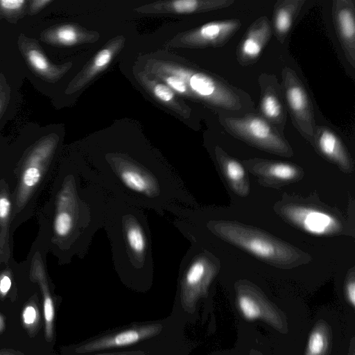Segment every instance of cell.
I'll list each match as a JSON object with an SVG mask.
<instances>
[{"label": "cell", "instance_id": "7", "mask_svg": "<svg viewBox=\"0 0 355 355\" xmlns=\"http://www.w3.org/2000/svg\"><path fill=\"white\" fill-rule=\"evenodd\" d=\"M234 288L237 309L245 320H261L281 334L288 333L285 313L257 285L246 279H239Z\"/></svg>", "mask_w": 355, "mask_h": 355}, {"label": "cell", "instance_id": "5", "mask_svg": "<svg viewBox=\"0 0 355 355\" xmlns=\"http://www.w3.org/2000/svg\"><path fill=\"white\" fill-rule=\"evenodd\" d=\"M219 121L230 135L250 146L286 157L294 154L284 134L257 113L238 116L220 112Z\"/></svg>", "mask_w": 355, "mask_h": 355}, {"label": "cell", "instance_id": "10", "mask_svg": "<svg viewBox=\"0 0 355 355\" xmlns=\"http://www.w3.org/2000/svg\"><path fill=\"white\" fill-rule=\"evenodd\" d=\"M258 83L261 93L257 114L283 133L288 111L282 84L276 76L266 73L259 75Z\"/></svg>", "mask_w": 355, "mask_h": 355}, {"label": "cell", "instance_id": "33", "mask_svg": "<svg viewBox=\"0 0 355 355\" xmlns=\"http://www.w3.org/2000/svg\"><path fill=\"white\" fill-rule=\"evenodd\" d=\"M98 355H148V354L146 352H144L141 350H137V351H130V352H113V353L98 354Z\"/></svg>", "mask_w": 355, "mask_h": 355}, {"label": "cell", "instance_id": "14", "mask_svg": "<svg viewBox=\"0 0 355 355\" xmlns=\"http://www.w3.org/2000/svg\"><path fill=\"white\" fill-rule=\"evenodd\" d=\"M335 30L345 58L355 67V3L353 0H336L332 4Z\"/></svg>", "mask_w": 355, "mask_h": 355}, {"label": "cell", "instance_id": "24", "mask_svg": "<svg viewBox=\"0 0 355 355\" xmlns=\"http://www.w3.org/2000/svg\"><path fill=\"white\" fill-rule=\"evenodd\" d=\"M25 56L32 68L40 75L50 79L57 80L62 77L71 67V63L62 66H54L37 48H29L25 51Z\"/></svg>", "mask_w": 355, "mask_h": 355}, {"label": "cell", "instance_id": "16", "mask_svg": "<svg viewBox=\"0 0 355 355\" xmlns=\"http://www.w3.org/2000/svg\"><path fill=\"white\" fill-rule=\"evenodd\" d=\"M234 0L160 1L137 8L141 13L191 14L217 10L230 7Z\"/></svg>", "mask_w": 355, "mask_h": 355}, {"label": "cell", "instance_id": "22", "mask_svg": "<svg viewBox=\"0 0 355 355\" xmlns=\"http://www.w3.org/2000/svg\"><path fill=\"white\" fill-rule=\"evenodd\" d=\"M332 340L331 326L324 320H318L309 333L304 355H330Z\"/></svg>", "mask_w": 355, "mask_h": 355}, {"label": "cell", "instance_id": "13", "mask_svg": "<svg viewBox=\"0 0 355 355\" xmlns=\"http://www.w3.org/2000/svg\"><path fill=\"white\" fill-rule=\"evenodd\" d=\"M272 34V24L266 16L257 19L248 27L236 47L239 64L248 67L255 63Z\"/></svg>", "mask_w": 355, "mask_h": 355}, {"label": "cell", "instance_id": "26", "mask_svg": "<svg viewBox=\"0 0 355 355\" xmlns=\"http://www.w3.org/2000/svg\"><path fill=\"white\" fill-rule=\"evenodd\" d=\"M344 295L348 304L355 309V271L354 268L349 270L344 283Z\"/></svg>", "mask_w": 355, "mask_h": 355}, {"label": "cell", "instance_id": "32", "mask_svg": "<svg viewBox=\"0 0 355 355\" xmlns=\"http://www.w3.org/2000/svg\"><path fill=\"white\" fill-rule=\"evenodd\" d=\"M11 286V280L7 275H3L0 280V292L6 294L10 290Z\"/></svg>", "mask_w": 355, "mask_h": 355}, {"label": "cell", "instance_id": "27", "mask_svg": "<svg viewBox=\"0 0 355 355\" xmlns=\"http://www.w3.org/2000/svg\"><path fill=\"white\" fill-rule=\"evenodd\" d=\"M26 3L24 0H0L1 10L8 13L20 10Z\"/></svg>", "mask_w": 355, "mask_h": 355}, {"label": "cell", "instance_id": "29", "mask_svg": "<svg viewBox=\"0 0 355 355\" xmlns=\"http://www.w3.org/2000/svg\"><path fill=\"white\" fill-rule=\"evenodd\" d=\"M10 202L8 197L3 196L0 197V220H6L10 211Z\"/></svg>", "mask_w": 355, "mask_h": 355}, {"label": "cell", "instance_id": "30", "mask_svg": "<svg viewBox=\"0 0 355 355\" xmlns=\"http://www.w3.org/2000/svg\"><path fill=\"white\" fill-rule=\"evenodd\" d=\"M24 321L27 324H33L36 318V311L32 306H27L23 313Z\"/></svg>", "mask_w": 355, "mask_h": 355}, {"label": "cell", "instance_id": "18", "mask_svg": "<svg viewBox=\"0 0 355 355\" xmlns=\"http://www.w3.org/2000/svg\"><path fill=\"white\" fill-rule=\"evenodd\" d=\"M214 155L218 167L229 187L238 196L249 194L250 184L242 164L228 155L221 147L216 146Z\"/></svg>", "mask_w": 355, "mask_h": 355}, {"label": "cell", "instance_id": "23", "mask_svg": "<svg viewBox=\"0 0 355 355\" xmlns=\"http://www.w3.org/2000/svg\"><path fill=\"white\" fill-rule=\"evenodd\" d=\"M99 35L73 25H63L53 30L49 34V40L53 43L64 46L93 42L97 40Z\"/></svg>", "mask_w": 355, "mask_h": 355}, {"label": "cell", "instance_id": "9", "mask_svg": "<svg viewBox=\"0 0 355 355\" xmlns=\"http://www.w3.org/2000/svg\"><path fill=\"white\" fill-rule=\"evenodd\" d=\"M241 26L238 19L210 21L184 33L175 40V44L190 48L221 47Z\"/></svg>", "mask_w": 355, "mask_h": 355}, {"label": "cell", "instance_id": "19", "mask_svg": "<svg viewBox=\"0 0 355 355\" xmlns=\"http://www.w3.org/2000/svg\"><path fill=\"white\" fill-rule=\"evenodd\" d=\"M304 0H279L275 2L272 15V33L283 44L299 15Z\"/></svg>", "mask_w": 355, "mask_h": 355}, {"label": "cell", "instance_id": "25", "mask_svg": "<svg viewBox=\"0 0 355 355\" xmlns=\"http://www.w3.org/2000/svg\"><path fill=\"white\" fill-rule=\"evenodd\" d=\"M149 74L163 81L164 83H166L165 85H167L171 89L176 92L177 93L181 95L191 98L190 92L187 85L180 78L173 75L161 73H155Z\"/></svg>", "mask_w": 355, "mask_h": 355}, {"label": "cell", "instance_id": "12", "mask_svg": "<svg viewBox=\"0 0 355 355\" xmlns=\"http://www.w3.org/2000/svg\"><path fill=\"white\" fill-rule=\"evenodd\" d=\"M243 165L262 184L268 185H284L298 181L304 175L301 168L284 162L252 158L243 160Z\"/></svg>", "mask_w": 355, "mask_h": 355}, {"label": "cell", "instance_id": "11", "mask_svg": "<svg viewBox=\"0 0 355 355\" xmlns=\"http://www.w3.org/2000/svg\"><path fill=\"white\" fill-rule=\"evenodd\" d=\"M162 329L163 325L159 323L131 326L90 340L76 348V352L91 353L131 345L159 334Z\"/></svg>", "mask_w": 355, "mask_h": 355}, {"label": "cell", "instance_id": "6", "mask_svg": "<svg viewBox=\"0 0 355 355\" xmlns=\"http://www.w3.org/2000/svg\"><path fill=\"white\" fill-rule=\"evenodd\" d=\"M276 212L288 223L311 234L334 236L344 232V223L337 214L307 202H279Z\"/></svg>", "mask_w": 355, "mask_h": 355}, {"label": "cell", "instance_id": "3", "mask_svg": "<svg viewBox=\"0 0 355 355\" xmlns=\"http://www.w3.org/2000/svg\"><path fill=\"white\" fill-rule=\"evenodd\" d=\"M146 69L148 73H161L180 78L187 85L191 98L198 99L221 112L243 115L253 107L248 94L216 75L156 60H148Z\"/></svg>", "mask_w": 355, "mask_h": 355}, {"label": "cell", "instance_id": "35", "mask_svg": "<svg viewBox=\"0 0 355 355\" xmlns=\"http://www.w3.org/2000/svg\"><path fill=\"white\" fill-rule=\"evenodd\" d=\"M249 355H263V354L257 349H251L249 352Z\"/></svg>", "mask_w": 355, "mask_h": 355}, {"label": "cell", "instance_id": "21", "mask_svg": "<svg viewBox=\"0 0 355 355\" xmlns=\"http://www.w3.org/2000/svg\"><path fill=\"white\" fill-rule=\"evenodd\" d=\"M56 145L55 139L51 138L40 144L28 159V164L22 175V191H28L34 188L42 177V162L48 159Z\"/></svg>", "mask_w": 355, "mask_h": 355}, {"label": "cell", "instance_id": "2", "mask_svg": "<svg viewBox=\"0 0 355 355\" xmlns=\"http://www.w3.org/2000/svg\"><path fill=\"white\" fill-rule=\"evenodd\" d=\"M205 228L215 236L271 266L290 269L306 264V252L257 227L235 221L210 219Z\"/></svg>", "mask_w": 355, "mask_h": 355}, {"label": "cell", "instance_id": "15", "mask_svg": "<svg viewBox=\"0 0 355 355\" xmlns=\"http://www.w3.org/2000/svg\"><path fill=\"white\" fill-rule=\"evenodd\" d=\"M311 145L322 157L337 165L343 172H353L354 162L349 153L338 135L330 128L317 125Z\"/></svg>", "mask_w": 355, "mask_h": 355}, {"label": "cell", "instance_id": "28", "mask_svg": "<svg viewBox=\"0 0 355 355\" xmlns=\"http://www.w3.org/2000/svg\"><path fill=\"white\" fill-rule=\"evenodd\" d=\"M44 310L45 319L47 323H51L54 315V309L52 300L49 295L45 296L44 302Z\"/></svg>", "mask_w": 355, "mask_h": 355}, {"label": "cell", "instance_id": "1", "mask_svg": "<svg viewBox=\"0 0 355 355\" xmlns=\"http://www.w3.org/2000/svg\"><path fill=\"white\" fill-rule=\"evenodd\" d=\"M103 228L113 266L125 278H148L154 261L150 227L143 209L110 197Z\"/></svg>", "mask_w": 355, "mask_h": 355}, {"label": "cell", "instance_id": "36", "mask_svg": "<svg viewBox=\"0 0 355 355\" xmlns=\"http://www.w3.org/2000/svg\"><path fill=\"white\" fill-rule=\"evenodd\" d=\"M1 103H0V112H1Z\"/></svg>", "mask_w": 355, "mask_h": 355}, {"label": "cell", "instance_id": "31", "mask_svg": "<svg viewBox=\"0 0 355 355\" xmlns=\"http://www.w3.org/2000/svg\"><path fill=\"white\" fill-rule=\"evenodd\" d=\"M51 0H35L31 2V11L33 13L38 12L44 8L47 4L51 3Z\"/></svg>", "mask_w": 355, "mask_h": 355}, {"label": "cell", "instance_id": "34", "mask_svg": "<svg viewBox=\"0 0 355 355\" xmlns=\"http://www.w3.org/2000/svg\"><path fill=\"white\" fill-rule=\"evenodd\" d=\"M347 355H355V338L353 337L350 341Z\"/></svg>", "mask_w": 355, "mask_h": 355}, {"label": "cell", "instance_id": "8", "mask_svg": "<svg viewBox=\"0 0 355 355\" xmlns=\"http://www.w3.org/2000/svg\"><path fill=\"white\" fill-rule=\"evenodd\" d=\"M282 78L281 84L292 123L299 133L312 144L317 124L310 96L304 83L291 68L284 67Z\"/></svg>", "mask_w": 355, "mask_h": 355}, {"label": "cell", "instance_id": "20", "mask_svg": "<svg viewBox=\"0 0 355 355\" xmlns=\"http://www.w3.org/2000/svg\"><path fill=\"white\" fill-rule=\"evenodd\" d=\"M139 83L159 101L168 106L173 111L184 118L190 116L191 110L186 104L180 102L175 96L173 90L164 83H160L147 73L141 71L137 73Z\"/></svg>", "mask_w": 355, "mask_h": 355}, {"label": "cell", "instance_id": "4", "mask_svg": "<svg viewBox=\"0 0 355 355\" xmlns=\"http://www.w3.org/2000/svg\"><path fill=\"white\" fill-rule=\"evenodd\" d=\"M180 263V301L184 311L193 313L200 300L207 296L209 287L220 268L219 259L195 243Z\"/></svg>", "mask_w": 355, "mask_h": 355}, {"label": "cell", "instance_id": "17", "mask_svg": "<svg viewBox=\"0 0 355 355\" xmlns=\"http://www.w3.org/2000/svg\"><path fill=\"white\" fill-rule=\"evenodd\" d=\"M125 42V38L122 35L117 36L110 41L70 83L66 93L71 94L80 89L106 69L115 55L123 49Z\"/></svg>", "mask_w": 355, "mask_h": 355}]
</instances>
